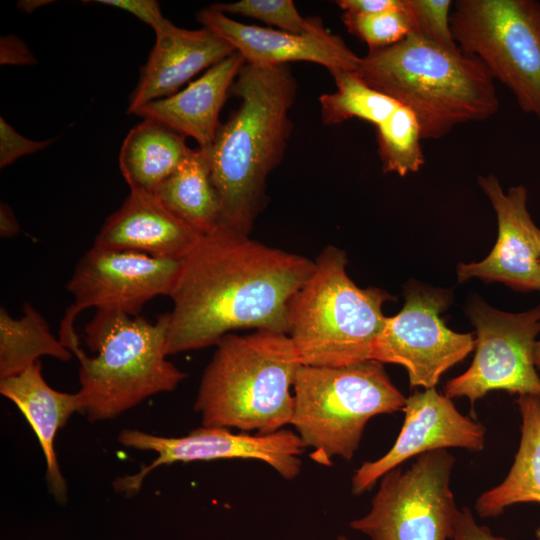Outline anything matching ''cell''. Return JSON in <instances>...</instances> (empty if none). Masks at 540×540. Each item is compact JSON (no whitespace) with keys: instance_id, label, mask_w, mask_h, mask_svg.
Segmentation results:
<instances>
[{"instance_id":"7402d4cb","label":"cell","mask_w":540,"mask_h":540,"mask_svg":"<svg viewBox=\"0 0 540 540\" xmlns=\"http://www.w3.org/2000/svg\"><path fill=\"white\" fill-rule=\"evenodd\" d=\"M521 438L506 478L482 493L475 509L481 517H496L517 503L540 504V396L520 395Z\"/></svg>"},{"instance_id":"f546056e","label":"cell","mask_w":540,"mask_h":540,"mask_svg":"<svg viewBox=\"0 0 540 540\" xmlns=\"http://www.w3.org/2000/svg\"><path fill=\"white\" fill-rule=\"evenodd\" d=\"M54 140L34 141L19 134L3 117L0 118V167L12 164L16 159L40 151Z\"/></svg>"},{"instance_id":"4fadbf2b","label":"cell","mask_w":540,"mask_h":540,"mask_svg":"<svg viewBox=\"0 0 540 540\" xmlns=\"http://www.w3.org/2000/svg\"><path fill=\"white\" fill-rule=\"evenodd\" d=\"M117 439L124 447L157 454V458L138 473L115 479V491L124 496L137 494L145 477L157 467L176 462L256 459L270 465L283 478L292 480L300 473L299 455L306 448L298 434L288 429L252 435L233 433L225 427L202 426L181 437L125 429Z\"/></svg>"},{"instance_id":"d6a6232c","label":"cell","mask_w":540,"mask_h":540,"mask_svg":"<svg viewBox=\"0 0 540 540\" xmlns=\"http://www.w3.org/2000/svg\"><path fill=\"white\" fill-rule=\"evenodd\" d=\"M36 62L28 46L14 35L0 39V63L12 65H30Z\"/></svg>"},{"instance_id":"9a60e30c","label":"cell","mask_w":540,"mask_h":540,"mask_svg":"<svg viewBox=\"0 0 540 540\" xmlns=\"http://www.w3.org/2000/svg\"><path fill=\"white\" fill-rule=\"evenodd\" d=\"M478 184L496 212L498 237L485 259L458 265V281L476 277L517 291L540 290V229L527 210V189L517 185L504 193L493 175L479 176Z\"/></svg>"},{"instance_id":"d4e9b609","label":"cell","mask_w":540,"mask_h":540,"mask_svg":"<svg viewBox=\"0 0 540 540\" xmlns=\"http://www.w3.org/2000/svg\"><path fill=\"white\" fill-rule=\"evenodd\" d=\"M331 75L336 83V91L319 98L322 120L326 125L359 118L378 127L400 105L367 85L355 72L339 71Z\"/></svg>"},{"instance_id":"ac0fdd59","label":"cell","mask_w":540,"mask_h":540,"mask_svg":"<svg viewBox=\"0 0 540 540\" xmlns=\"http://www.w3.org/2000/svg\"><path fill=\"white\" fill-rule=\"evenodd\" d=\"M155 35V45L130 97L128 112L132 114L151 101L176 93L193 76L235 52L205 27L184 29L168 19Z\"/></svg>"},{"instance_id":"83f0119b","label":"cell","mask_w":540,"mask_h":540,"mask_svg":"<svg viewBox=\"0 0 540 540\" xmlns=\"http://www.w3.org/2000/svg\"><path fill=\"white\" fill-rule=\"evenodd\" d=\"M342 20L348 32L363 41L369 51L387 48L414 33L408 6L405 10L372 14L343 12Z\"/></svg>"},{"instance_id":"cb8c5ba5","label":"cell","mask_w":540,"mask_h":540,"mask_svg":"<svg viewBox=\"0 0 540 540\" xmlns=\"http://www.w3.org/2000/svg\"><path fill=\"white\" fill-rule=\"evenodd\" d=\"M42 356L69 361L74 355L52 334L45 318L31 304H24L20 318L1 307L0 379L19 374Z\"/></svg>"},{"instance_id":"277c9868","label":"cell","mask_w":540,"mask_h":540,"mask_svg":"<svg viewBox=\"0 0 540 540\" xmlns=\"http://www.w3.org/2000/svg\"><path fill=\"white\" fill-rule=\"evenodd\" d=\"M302 365L285 333H229L206 366L194 408L203 426L270 434L291 424V388Z\"/></svg>"},{"instance_id":"9c48e42d","label":"cell","mask_w":540,"mask_h":540,"mask_svg":"<svg viewBox=\"0 0 540 540\" xmlns=\"http://www.w3.org/2000/svg\"><path fill=\"white\" fill-rule=\"evenodd\" d=\"M455 464L447 449L417 456L380 479L367 515L350 523L371 540H451L459 509L450 488Z\"/></svg>"},{"instance_id":"7a4b0ae2","label":"cell","mask_w":540,"mask_h":540,"mask_svg":"<svg viewBox=\"0 0 540 540\" xmlns=\"http://www.w3.org/2000/svg\"><path fill=\"white\" fill-rule=\"evenodd\" d=\"M297 83L288 65L245 63L230 92L241 99L205 149L220 225L249 235L264 205L266 180L283 158Z\"/></svg>"},{"instance_id":"6da1fadb","label":"cell","mask_w":540,"mask_h":540,"mask_svg":"<svg viewBox=\"0 0 540 540\" xmlns=\"http://www.w3.org/2000/svg\"><path fill=\"white\" fill-rule=\"evenodd\" d=\"M314 261L219 226L181 259L169 297L167 355L215 345L240 329L289 334L288 305Z\"/></svg>"},{"instance_id":"d6986e66","label":"cell","mask_w":540,"mask_h":540,"mask_svg":"<svg viewBox=\"0 0 540 540\" xmlns=\"http://www.w3.org/2000/svg\"><path fill=\"white\" fill-rule=\"evenodd\" d=\"M246 63L238 52L221 60L176 93L151 101L136 111L143 119L159 122L195 139L201 149L214 142L219 113L239 71Z\"/></svg>"},{"instance_id":"f1b7e54d","label":"cell","mask_w":540,"mask_h":540,"mask_svg":"<svg viewBox=\"0 0 540 540\" xmlns=\"http://www.w3.org/2000/svg\"><path fill=\"white\" fill-rule=\"evenodd\" d=\"M450 0H407L414 33L446 49H457L454 40L450 14Z\"/></svg>"},{"instance_id":"30bf717a","label":"cell","mask_w":540,"mask_h":540,"mask_svg":"<svg viewBox=\"0 0 540 540\" xmlns=\"http://www.w3.org/2000/svg\"><path fill=\"white\" fill-rule=\"evenodd\" d=\"M180 268L181 260L92 246L66 284L73 302L60 323V341L77 356L83 349L74 322L81 311L94 307L97 311L139 316L148 301L170 295Z\"/></svg>"},{"instance_id":"44dd1931","label":"cell","mask_w":540,"mask_h":540,"mask_svg":"<svg viewBox=\"0 0 540 540\" xmlns=\"http://www.w3.org/2000/svg\"><path fill=\"white\" fill-rule=\"evenodd\" d=\"M191 150L184 135L159 122L144 119L123 141L120 170L130 190L154 193Z\"/></svg>"},{"instance_id":"74e56055","label":"cell","mask_w":540,"mask_h":540,"mask_svg":"<svg viewBox=\"0 0 540 540\" xmlns=\"http://www.w3.org/2000/svg\"><path fill=\"white\" fill-rule=\"evenodd\" d=\"M535 537H536V540H540V527H538L535 531Z\"/></svg>"},{"instance_id":"603a6c76","label":"cell","mask_w":540,"mask_h":540,"mask_svg":"<svg viewBox=\"0 0 540 540\" xmlns=\"http://www.w3.org/2000/svg\"><path fill=\"white\" fill-rule=\"evenodd\" d=\"M154 194L202 235L214 231L220 225L219 201L205 149H192Z\"/></svg>"},{"instance_id":"5bb4252c","label":"cell","mask_w":540,"mask_h":540,"mask_svg":"<svg viewBox=\"0 0 540 540\" xmlns=\"http://www.w3.org/2000/svg\"><path fill=\"white\" fill-rule=\"evenodd\" d=\"M403 411V426L390 450L375 461L364 462L355 471L354 494L370 490L384 474L414 456L447 448L478 452L484 447L485 427L460 413L452 400L435 388L409 396Z\"/></svg>"},{"instance_id":"ffe728a7","label":"cell","mask_w":540,"mask_h":540,"mask_svg":"<svg viewBox=\"0 0 540 540\" xmlns=\"http://www.w3.org/2000/svg\"><path fill=\"white\" fill-rule=\"evenodd\" d=\"M0 393L13 402L35 433L46 462V479L54 498L67 500V485L57 460L54 441L57 432L78 411L77 393L60 392L50 387L38 361L24 371L0 379Z\"/></svg>"},{"instance_id":"52a82bcc","label":"cell","mask_w":540,"mask_h":540,"mask_svg":"<svg viewBox=\"0 0 540 540\" xmlns=\"http://www.w3.org/2000/svg\"><path fill=\"white\" fill-rule=\"evenodd\" d=\"M291 424L310 458L330 466L332 458L350 460L367 422L404 409L406 399L383 363L367 360L342 367L301 365L293 384Z\"/></svg>"},{"instance_id":"4316f807","label":"cell","mask_w":540,"mask_h":540,"mask_svg":"<svg viewBox=\"0 0 540 540\" xmlns=\"http://www.w3.org/2000/svg\"><path fill=\"white\" fill-rule=\"evenodd\" d=\"M210 7L225 15L239 14L257 19L292 34H323L328 31L320 19L302 17L291 0H240L216 3Z\"/></svg>"},{"instance_id":"836d02e7","label":"cell","mask_w":540,"mask_h":540,"mask_svg":"<svg viewBox=\"0 0 540 540\" xmlns=\"http://www.w3.org/2000/svg\"><path fill=\"white\" fill-rule=\"evenodd\" d=\"M336 4L344 12L364 14L398 11L407 8V0H338Z\"/></svg>"},{"instance_id":"e0dca14e","label":"cell","mask_w":540,"mask_h":540,"mask_svg":"<svg viewBox=\"0 0 540 540\" xmlns=\"http://www.w3.org/2000/svg\"><path fill=\"white\" fill-rule=\"evenodd\" d=\"M202 236L154 193L130 190L123 204L106 219L92 246L181 260Z\"/></svg>"},{"instance_id":"484cf974","label":"cell","mask_w":540,"mask_h":540,"mask_svg":"<svg viewBox=\"0 0 540 540\" xmlns=\"http://www.w3.org/2000/svg\"><path fill=\"white\" fill-rule=\"evenodd\" d=\"M377 128L378 153L385 173L405 176L425 163L415 114L401 104Z\"/></svg>"},{"instance_id":"2e32d148","label":"cell","mask_w":540,"mask_h":540,"mask_svg":"<svg viewBox=\"0 0 540 540\" xmlns=\"http://www.w3.org/2000/svg\"><path fill=\"white\" fill-rule=\"evenodd\" d=\"M197 19L203 27L229 43L249 64L276 66L307 61L322 65L333 74L355 72L360 63L361 57L341 37L329 31L323 34H292L244 24L211 7L200 11Z\"/></svg>"},{"instance_id":"7c38bea8","label":"cell","mask_w":540,"mask_h":540,"mask_svg":"<svg viewBox=\"0 0 540 540\" xmlns=\"http://www.w3.org/2000/svg\"><path fill=\"white\" fill-rule=\"evenodd\" d=\"M402 310L386 317L372 360L403 366L411 387L435 388L441 376L461 362L476 341L473 334L450 330L441 318L448 293L418 285L405 289Z\"/></svg>"},{"instance_id":"8fae6325","label":"cell","mask_w":540,"mask_h":540,"mask_svg":"<svg viewBox=\"0 0 540 540\" xmlns=\"http://www.w3.org/2000/svg\"><path fill=\"white\" fill-rule=\"evenodd\" d=\"M469 316L477 334L474 359L464 373L446 383L444 395L450 399L466 397L472 406L496 390L540 396L534 363L540 306L508 313L476 300L469 307Z\"/></svg>"},{"instance_id":"4dcf8cb0","label":"cell","mask_w":540,"mask_h":540,"mask_svg":"<svg viewBox=\"0 0 540 540\" xmlns=\"http://www.w3.org/2000/svg\"><path fill=\"white\" fill-rule=\"evenodd\" d=\"M95 2L131 13L150 25L155 32L167 21L161 13L159 3L155 0H98Z\"/></svg>"},{"instance_id":"ba28073f","label":"cell","mask_w":540,"mask_h":540,"mask_svg":"<svg viewBox=\"0 0 540 540\" xmlns=\"http://www.w3.org/2000/svg\"><path fill=\"white\" fill-rule=\"evenodd\" d=\"M454 40L504 84L525 113L540 119V1L457 0Z\"/></svg>"},{"instance_id":"f35d334b","label":"cell","mask_w":540,"mask_h":540,"mask_svg":"<svg viewBox=\"0 0 540 540\" xmlns=\"http://www.w3.org/2000/svg\"><path fill=\"white\" fill-rule=\"evenodd\" d=\"M337 540H348V539L345 536L341 535V536L338 537Z\"/></svg>"},{"instance_id":"d590c367","label":"cell","mask_w":540,"mask_h":540,"mask_svg":"<svg viewBox=\"0 0 540 540\" xmlns=\"http://www.w3.org/2000/svg\"><path fill=\"white\" fill-rule=\"evenodd\" d=\"M46 3H51V1L45 0H23L18 2V7L24 12L31 13L36 10L38 7L45 5Z\"/></svg>"},{"instance_id":"1f68e13d","label":"cell","mask_w":540,"mask_h":540,"mask_svg":"<svg viewBox=\"0 0 540 540\" xmlns=\"http://www.w3.org/2000/svg\"><path fill=\"white\" fill-rule=\"evenodd\" d=\"M451 540H508L501 536L494 535L491 530L483 525L477 524L472 512L464 507L459 509L454 533Z\"/></svg>"},{"instance_id":"5b68a950","label":"cell","mask_w":540,"mask_h":540,"mask_svg":"<svg viewBox=\"0 0 540 540\" xmlns=\"http://www.w3.org/2000/svg\"><path fill=\"white\" fill-rule=\"evenodd\" d=\"M169 315L141 316L96 311L85 328L77 392L80 412L91 421L113 419L158 393L171 392L186 374L167 359Z\"/></svg>"},{"instance_id":"3957f363","label":"cell","mask_w":540,"mask_h":540,"mask_svg":"<svg viewBox=\"0 0 540 540\" xmlns=\"http://www.w3.org/2000/svg\"><path fill=\"white\" fill-rule=\"evenodd\" d=\"M355 73L410 109L422 139L441 138L460 124L487 120L499 110L494 79L477 57L413 33L369 51Z\"/></svg>"},{"instance_id":"8d00e7d4","label":"cell","mask_w":540,"mask_h":540,"mask_svg":"<svg viewBox=\"0 0 540 540\" xmlns=\"http://www.w3.org/2000/svg\"><path fill=\"white\" fill-rule=\"evenodd\" d=\"M534 363H535L536 368L540 369V341H537L535 345Z\"/></svg>"},{"instance_id":"e575fe53","label":"cell","mask_w":540,"mask_h":540,"mask_svg":"<svg viewBox=\"0 0 540 540\" xmlns=\"http://www.w3.org/2000/svg\"><path fill=\"white\" fill-rule=\"evenodd\" d=\"M20 225L15 214L8 204L1 202L0 205V236L2 238H11L18 234Z\"/></svg>"},{"instance_id":"8992f818","label":"cell","mask_w":540,"mask_h":540,"mask_svg":"<svg viewBox=\"0 0 540 540\" xmlns=\"http://www.w3.org/2000/svg\"><path fill=\"white\" fill-rule=\"evenodd\" d=\"M346 255L327 246L288 305L289 337L302 365L342 367L372 360L386 316V291L359 288L346 273Z\"/></svg>"}]
</instances>
